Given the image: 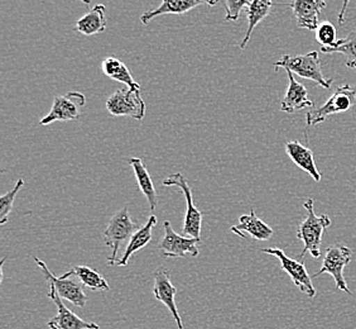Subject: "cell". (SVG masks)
<instances>
[{"mask_svg":"<svg viewBox=\"0 0 356 329\" xmlns=\"http://www.w3.org/2000/svg\"><path fill=\"white\" fill-rule=\"evenodd\" d=\"M303 208L307 214L297 231V238L303 242V250L298 259H303L306 252H309L314 259H318L321 256L322 236L325 229L331 226V220L326 214L316 215L315 201L311 198L303 203Z\"/></svg>","mask_w":356,"mask_h":329,"instance_id":"1","label":"cell"},{"mask_svg":"<svg viewBox=\"0 0 356 329\" xmlns=\"http://www.w3.org/2000/svg\"><path fill=\"white\" fill-rule=\"evenodd\" d=\"M274 68L275 70L280 68L291 70L296 75L315 82L323 89H330L334 82V79H327L323 75L321 61L317 51H312L306 55H284L280 61L274 63Z\"/></svg>","mask_w":356,"mask_h":329,"instance_id":"2","label":"cell"},{"mask_svg":"<svg viewBox=\"0 0 356 329\" xmlns=\"http://www.w3.org/2000/svg\"><path fill=\"white\" fill-rule=\"evenodd\" d=\"M139 229L137 222L133 220L128 208L118 211L110 220L109 224L104 232L105 245L111 250V254L108 259V265L114 266L117 263L119 248L127 240H131V236Z\"/></svg>","mask_w":356,"mask_h":329,"instance_id":"3","label":"cell"},{"mask_svg":"<svg viewBox=\"0 0 356 329\" xmlns=\"http://www.w3.org/2000/svg\"><path fill=\"white\" fill-rule=\"evenodd\" d=\"M355 99L356 86H350V85L339 86L334 91V94L330 96L326 103L322 104L318 108H312L307 112L306 114L307 125L312 127L316 124L322 123L326 118L332 114L348 112L355 103Z\"/></svg>","mask_w":356,"mask_h":329,"instance_id":"4","label":"cell"},{"mask_svg":"<svg viewBox=\"0 0 356 329\" xmlns=\"http://www.w3.org/2000/svg\"><path fill=\"white\" fill-rule=\"evenodd\" d=\"M351 259H353V251L349 247L343 246V243L331 245L326 250L321 268L312 275V279H316L322 274L331 275L335 280L336 288L346 294L351 295L346 280L343 277V268L349 265Z\"/></svg>","mask_w":356,"mask_h":329,"instance_id":"5","label":"cell"},{"mask_svg":"<svg viewBox=\"0 0 356 329\" xmlns=\"http://www.w3.org/2000/svg\"><path fill=\"white\" fill-rule=\"evenodd\" d=\"M106 110L113 117H131L143 121L145 103L140 96V90H117L106 100Z\"/></svg>","mask_w":356,"mask_h":329,"instance_id":"6","label":"cell"},{"mask_svg":"<svg viewBox=\"0 0 356 329\" xmlns=\"http://www.w3.org/2000/svg\"><path fill=\"white\" fill-rule=\"evenodd\" d=\"M85 105V95L77 91H71L66 95H57L46 117L40 121L41 125H48L54 122L79 121L81 117V107Z\"/></svg>","mask_w":356,"mask_h":329,"instance_id":"7","label":"cell"},{"mask_svg":"<svg viewBox=\"0 0 356 329\" xmlns=\"http://www.w3.org/2000/svg\"><path fill=\"white\" fill-rule=\"evenodd\" d=\"M163 185L176 186L179 188L181 192L185 195L186 203H187V211H186V218L184 222V234L191 238H201V224H202V213L193 204V197H192L191 186L188 184L187 178L182 174H173L171 176L165 178Z\"/></svg>","mask_w":356,"mask_h":329,"instance_id":"8","label":"cell"},{"mask_svg":"<svg viewBox=\"0 0 356 329\" xmlns=\"http://www.w3.org/2000/svg\"><path fill=\"white\" fill-rule=\"evenodd\" d=\"M263 254H272L275 259L281 262L283 271H286L289 277L292 279V282L297 288L301 290L303 294L307 295L309 298H315L316 289L312 284V276L309 274L306 266L300 262V261L293 260L291 257H288L287 254L282 251L281 248H263L261 250Z\"/></svg>","mask_w":356,"mask_h":329,"instance_id":"9","label":"cell"},{"mask_svg":"<svg viewBox=\"0 0 356 329\" xmlns=\"http://www.w3.org/2000/svg\"><path fill=\"white\" fill-rule=\"evenodd\" d=\"M165 236L159 242V251L163 257L167 259H184L186 254H191L192 257H197L200 254L197 245L201 243V238H187L185 236H179L172 228L171 223L165 220Z\"/></svg>","mask_w":356,"mask_h":329,"instance_id":"10","label":"cell"},{"mask_svg":"<svg viewBox=\"0 0 356 329\" xmlns=\"http://www.w3.org/2000/svg\"><path fill=\"white\" fill-rule=\"evenodd\" d=\"M35 263L38 265V268H41L46 280L51 285L55 286L57 294L60 295L62 299L72 303L75 307H79V308H83L86 305L88 296L83 291V282H76L75 279H71V276L70 277H65V276L57 277L48 270L47 265L43 261L40 260L38 257H35Z\"/></svg>","mask_w":356,"mask_h":329,"instance_id":"11","label":"cell"},{"mask_svg":"<svg viewBox=\"0 0 356 329\" xmlns=\"http://www.w3.org/2000/svg\"><path fill=\"white\" fill-rule=\"evenodd\" d=\"M154 285H153V294L158 302L163 303L168 310L171 312L173 319L176 321L177 329H185L181 316L178 313L176 305V294L177 289L172 284L171 273L165 268H159L153 275Z\"/></svg>","mask_w":356,"mask_h":329,"instance_id":"12","label":"cell"},{"mask_svg":"<svg viewBox=\"0 0 356 329\" xmlns=\"http://www.w3.org/2000/svg\"><path fill=\"white\" fill-rule=\"evenodd\" d=\"M48 298L55 303L57 307V316L49 319L47 323L51 329H100V326L96 323L86 322L80 316H76L62 302V298L57 294L55 286L49 284V293Z\"/></svg>","mask_w":356,"mask_h":329,"instance_id":"13","label":"cell"},{"mask_svg":"<svg viewBox=\"0 0 356 329\" xmlns=\"http://www.w3.org/2000/svg\"><path fill=\"white\" fill-rule=\"evenodd\" d=\"M287 6L293 10L298 27L317 31L326 0H292Z\"/></svg>","mask_w":356,"mask_h":329,"instance_id":"14","label":"cell"},{"mask_svg":"<svg viewBox=\"0 0 356 329\" xmlns=\"http://www.w3.org/2000/svg\"><path fill=\"white\" fill-rule=\"evenodd\" d=\"M219 0H162L161 6H158L153 10H148L140 15V22L144 26H147L149 22L153 21L156 17L159 15H167V14H182L188 13L192 9L206 4L209 7H213L218 4Z\"/></svg>","mask_w":356,"mask_h":329,"instance_id":"15","label":"cell"},{"mask_svg":"<svg viewBox=\"0 0 356 329\" xmlns=\"http://www.w3.org/2000/svg\"><path fill=\"white\" fill-rule=\"evenodd\" d=\"M286 71H287L289 85H288L286 96L282 100V112L292 114V113L306 109V108L312 109L315 107V104L309 99L307 89L296 80L295 74L291 70H286Z\"/></svg>","mask_w":356,"mask_h":329,"instance_id":"16","label":"cell"},{"mask_svg":"<svg viewBox=\"0 0 356 329\" xmlns=\"http://www.w3.org/2000/svg\"><path fill=\"white\" fill-rule=\"evenodd\" d=\"M233 234H238L241 238H245V234H249L253 238L258 240H268L274 234V231L264 223L261 218H258L257 213L252 212L244 214L239 218V224L230 228Z\"/></svg>","mask_w":356,"mask_h":329,"instance_id":"17","label":"cell"},{"mask_svg":"<svg viewBox=\"0 0 356 329\" xmlns=\"http://www.w3.org/2000/svg\"><path fill=\"white\" fill-rule=\"evenodd\" d=\"M286 152L288 158L292 160L293 164H297L301 170L307 172L316 183L321 181V174L317 170L314 152L307 146H303L298 141H291L286 144Z\"/></svg>","mask_w":356,"mask_h":329,"instance_id":"18","label":"cell"},{"mask_svg":"<svg viewBox=\"0 0 356 329\" xmlns=\"http://www.w3.org/2000/svg\"><path fill=\"white\" fill-rule=\"evenodd\" d=\"M158 220L156 215H151L147 223L142 228H139L136 234H133L129 240V243L127 245V248L124 251V254L117 261L118 266H127L128 261L133 254H137L138 251L143 250L152 240V231L153 228L157 226Z\"/></svg>","mask_w":356,"mask_h":329,"instance_id":"19","label":"cell"},{"mask_svg":"<svg viewBox=\"0 0 356 329\" xmlns=\"http://www.w3.org/2000/svg\"><path fill=\"white\" fill-rule=\"evenodd\" d=\"M106 8L103 4H97L88 13L76 22L75 29L83 36H95L103 33L106 29Z\"/></svg>","mask_w":356,"mask_h":329,"instance_id":"20","label":"cell"},{"mask_svg":"<svg viewBox=\"0 0 356 329\" xmlns=\"http://www.w3.org/2000/svg\"><path fill=\"white\" fill-rule=\"evenodd\" d=\"M129 164L133 167V171L137 178L138 186H139V190L143 192L144 197L148 200V204L151 208L152 212L156 211L158 204V195L157 190L154 188V184L152 181L151 175L145 167V164L140 158H129Z\"/></svg>","mask_w":356,"mask_h":329,"instance_id":"21","label":"cell"},{"mask_svg":"<svg viewBox=\"0 0 356 329\" xmlns=\"http://www.w3.org/2000/svg\"><path fill=\"white\" fill-rule=\"evenodd\" d=\"M273 7V0H252V3L247 8L248 29L243 41L240 42L239 47L245 49L248 42L250 41L255 27L266 20Z\"/></svg>","mask_w":356,"mask_h":329,"instance_id":"22","label":"cell"},{"mask_svg":"<svg viewBox=\"0 0 356 329\" xmlns=\"http://www.w3.org/2000/svg\"><path fill=\"white\" fill-rule=\"evenodd\" d=\"M102 70L109 79L122 82L128 86V89L140 90V85L137 82H134L131 72L127 68V65L117 57H114V56L106 57L102 62Z\"/></svg>","mask_w":356,"mask_h":329,"instance_id":"23","label":"cell"},{"mask_svg":"<svg viewBox=\"0 0 356 329\" xmlns=\"http://www.w3.org/2000/svg\"><path fill=\"white\" fill-rule=\"evenodd\" d=\"M65 277L77 276L80 282H83L85 286L94 290V291H109V284L104 279L103 275L99 274L95 270L88 266H74L66 274L62 275Z\"/></svg>","mask_w":356,"mask_h":329,"instance_id":"24","label":"cell"},{"mask_svg":"<svg viewBox=\"0 0 356 329\" xmlns=\"http://www.w3.org/2000/svg\"><path fill=\"white\" fill-rule=\"evenodd\" d=\"M323 54H341L346 57V66L356 69V32H350L343 40H339L334 47H321Z\"/></svg>","mask_w":356,"mask_h":329,"instance_id":"25","label":"cell"},{"mask_svg":"<svg viewBox=\"0 0 356 329\" xmlns=\"http://www.w3.org/2000/svg\"><path fill=\"white\" fill-rule=\"evenodd\" d=\"M24 185V181L23 178H18L17 184L14 185L13 189L10 192H8L7 194H4L1 198H0V224L4 226L9 220V214L12 213L13 209L14 200L17 194L19 192L22 188Z\"/></svg>","mask_w":356,"mask_h":329,"instance_id":"26","label":"cell"},{"mask_svg":"<svg viewBox=\"0 0 356 329\" xmlns=\"http://www.w3.org/2000/svg\"><path fill=\"white\" fill-rule=\"evenodd\" d=\"M336 36H337V32H336L335 26L330 22H322L317 28L316 38L322 47H334L337 43Z\"/></svg>","mask_w":356,"mask_h":329,"instance_id":"27","label":"cell"},{"mask_svg":"<svg viewBox=\"0 0 356 329\" xmlns=\"http://www.w3.org/2000/svg\"><path fill=\"white\" fill-rule=\"evenodd\" d=\"M250 3L252 0H225V21H238L241 10L247 9Z\"/></svg>","mask_w":356,"mask_h":329,"instance_id":"28","label":"cell"},{"mask_svg":"<svg viewBox=\"0 0 356 329\" xmlns=\"http://www.w3.org/2000/svg\"><path fill=\"white\" fill-rule=\"evenodd\" d=\"M351 0H343V6L340 9V13H339V24L343 26V22H345V13H346V8L349 6V3Z\"/></svg>","mask_w":356,"mask_h":329,"instance_id":"29","label":"cell"},{"mask_svg":"<svg viewBox=\"0 0 356 329\" xmlns=\"http://www.w3.org/2000/svg\"><path fill=\"white\" fill-rule=\"evenodd\" d=\"M79 1H81V3L86 4V6H90V4H91V0H79Z\"/></svg>","mask_w":356,"mask_h":329,"instance_id":"30","label":"cell"}]
</instances>
